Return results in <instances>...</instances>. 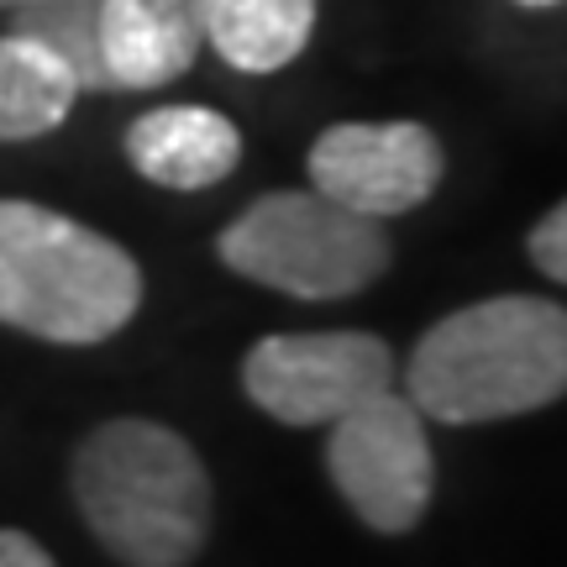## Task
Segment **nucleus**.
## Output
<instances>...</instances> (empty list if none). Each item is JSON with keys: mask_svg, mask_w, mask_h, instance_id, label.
<instances>
[{"mask_svg": "<svg viewBox=\"0 0 567 567\" xmlns=\"http://www.w3.org/2000/svg\"><path fill=\"white\" fill-rule=\"evenodd\" d=\"M567 394V310L542 295H499L452 310L405 363V400L442 425H488Z\"/></svg>", "mask_w": 567, "mask_h": 567, "instance_id": "nucleus-1", "label": "nucleus"}, {"mask_svg": "<svg viewBox=\"0 0 567 567\" xmlns=\"http://www.w3.org/2000/svg\"><path fill=\"white\" fill-rule=\"evenodd\" d=\"M69 488L90 536L122 567H189L210 536V473L179 431L142 415L95 425Z\"/></svg>", "mask_w": 567, "mask_h": 567, "instance_id": "nucleus-2", "label": "nucleus"}, {"mask_svg": "<svg viewBox=\"0 0 567 567\" xmlns=\"http://www.w3.org/2000/svg\"><path fill=\"white\" fill-rule=\"evenodd\" d=\"M142 305L122 243L38 200H0V326L59 347L111 342Z\"/></svg>", "mask_w": 567, "mask_h": 567, "instance_id": "nucleus-3", "label": "nucleus"}, {"mask_svg": "<svg viewBox=\"0 0 567 567\" xmlns=\"http://www.w3.org/2000/svg\"><path fill=\"white\" fill-rule=\"evenodd\" d=\"M216 258L295 300H347L384 274L394 247L384 221L326 200L321 189H274L216 237Z\"/></svg>", "mask_w": 567, "mask_h": 567, "instance_id": "nucleus-4", "label": "nucleus"}, {"mask_svg": "<svg viewBox=\"0 0 567 567\" xmlns=\"http://www.w3.org/2000/svg\"><path fill=\"white\" fill-rule=\"evenodd\" d=\"M326 473L347 499V509L379 536L415 530L431 505V488H436L425 415L394 389L363 400L342 421H331Z\"/></svg>", "mask_w": 567, "mask_h": 567, "instance_id": "nucleus-5", "label": "nucleus"}, {"mask_svg": "<svg viewBox=\"0 0 567 567\" xmlns=\"http://www.w3.org/2000/svg\"><path fill=\"white\" fill-rule=\"evenodd\" d=\"M247 400L284 425H331L394 389V352L368 331L264 337L243 363Z\"/></svg>", "mask_w": 567, "mask_h": 567, "instance_id": "nucleus-6", "label": "nucleus"}, {"mask_svg": "<svg viewBox=\"0 0 567 567\" xmlns=\"http://www.w3.org/2000/svg\"><path fill=\"white\" fill-rule=\"evenodd\" d=\"M442 142L421 122H342L310 147V189L358 216H405L442 184Z\"/></svg>", "mask_w": 567, "mask_h": 567, "instance_id": "nucleus-7", "label": "nucleus"}, {"mask_svg": "<svg viewBox=\"0 0 567 567\" xmlns=\"http://www.w3.org/2000/svg\"><path fill=\"white\" fill-rule=\"evenodd\" d=\"M95 32L111 90H158L200 59L205 11L200 0H101Z\"/></svg>", "mask_w": 567, "mask_h": 567, "instance_id": "nucleus-8", "label": "nucleus"}, {"mask_svg": "<svg viewBox=\"0 0 567 567\" xmlns=\"http://www.w3.org/2000/svg\"><path fill=\"white\" fill-rule=\"evenodd\" d=\"M126 158L163 189H210L243 163V132L205 105H158L126 126Z\"/></svg>", "mask_w": 567, "mask_h": 567, "instance_id": "nucleus-9", "label": "nucleus"}, {"mask_svg": "<svg viewBox=\"0 0 567 567\" xmlns=\"http://www.w3.org/2000/svg\"><path fill=\"white\" fill-rule=\"evenodd\" d=\"M205 42L243 74H274L305 53L316 0H200Z\"/></svg>", "mask_w": 567, "mask_h": 567, "instance_id": "nucleus-10", "label": "nucleus"}, {"mask_svg": "<svg viewBox=\"0 0 567 567\" xmlns=\"http://www.w3.org/2000/svg\"><path fill=\"white\" fill-rule=\"evenodd\" d=\"M80 84L48 48L6 32L0 38V142L48 137L69 122Z\"/></svg>", "mask_w": 567, "mask_h": 567, "instance_id": "nucleus-11", "label": "nucleus"}, {"mask_svg": "<svg viewBox=\"0 0 567 567\" xmlns=\"http://www.w3.org/2000/svg\"><path fill=\"white\" fill-rule=\"evenodd\" d=\"M101 0H32L11 11V32L48 48L53 59L74 74L80 90H111L101 63V32H95Z\"/></svg>", "mask_w": 567, "mask_h": 567, "instance_id": "nucleus-12", "label": "nucleus"}, {"mask_svg": "<svg viewBox=\"0 0 567 567\" xmlns=\"http://www.w3.org/2000/svg\"><path fill=\"white\" fill-rule=\"evenodd\" d=\"M526 247H530V264L542 268L547 279L567 284V200H557L542 221L530 226Z\"/></svg>", "mask_w": 567, "mask_h": 567, "instance_id": "nucleus-13", "label": "nucleus"}, {"mask_svg": "<svg viewBox=\"0 0 567 567\" xmlns=\"http://www.w3.org/2000/svg\"><path fill=\"white\" fill-rule=\"evenodd\" d=\"M0 567H59L27 530H0Z\"/></svg>", "mask_w": 567, "mask_h": 567, "instance_id": "nucleus-14", "label": "nucleus"}, {"mask_svg": "<svg viewBox=\"0 0 567 567\" xmlns=\"http://www.w3.org/2000/svg\"><path fill=\"white\" fill-rule=\"evenodd\" d=\"M17 6H32V0H0V11H17Z\"/></svg>", "mask_w": 567, "mask_h": 567, "instance_id": "nucleus-15", "label": "nucleus"}, {"mask_svg": "<svg viewBox=\"0 0 567 567\" xmlns=\"http://www.w3.org/2000/svg\"><path fill=\"white\" fill-rule=\"evenodd\" d=\"M515 6H557V0H515Z\"/></svg>", "mask_w": 567, "mask_h": 567, "instance_id": "nucleus-16", "label": "nucleus"}]
</instances>
